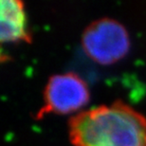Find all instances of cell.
I'll return each mask as SVG.
<instances>
[{
    "instance_id": "3957f363",
    "label": "cell",
    "mask_w": 146,
    "mask_h": 146,
    "mask_svg": "<svg viewBox=\"0 0 146 146\" xmlns=\"http://www.w3.org/2000/svg\"><path fill=\"white\" fill-rule=\"evenodd\" d=\"M90 93L86 83L74 72L54 74L48 78L43 92V104L35 113L41 119L48 114L74 113L89 102Z\"/></svg>"
},
{
    "instance_id": "7a4b0ae2",
    "label": "cell",
    "mask_w": 146,
    "mask_h": 146,
    "mask_svg": "<svg viewBox=\"0 0 146 146\" xmlns=\"http://www.w3.org/2000/svg\"><path fill=\"white\" fill-rule=\"evenodd\" d=\"M82 46L91 60L108 66L117 63L128 53L130 37L121 23L103 17L91 22L84 30Z\"/></svg>"
},
{
    "instance_id": "6da1fadb",
    "label": "cell",
    "mask_w": 146,
    "mask_h": 146,
    "mask_svg": "<svg viewBox=\"0 0 146 146\" xmlns=\"http://www.w3.org/2000/svg\"><path fill=\"white\" fill-rule=\"evenodd\" d=\"M68 136L72 146H146V118L116 101L72 116Z\"/></svg>"
},
{
    "instance_id": "277c9868",
    "label": "cell",
    "mask_w": 146,
    "mask_h": 146,
    "mask_svg": "<svg viewBox=\"0 0 146 146\" xmlns=\"http://www.w3.org/2000/svg\"><path fill=\"white\" fill-rule=\"evenodd\" d=\"M1 42L31 43V36L27 26L24 3L20 0H2L1 23H0Z\"/></svg>"
}]
</instances>
